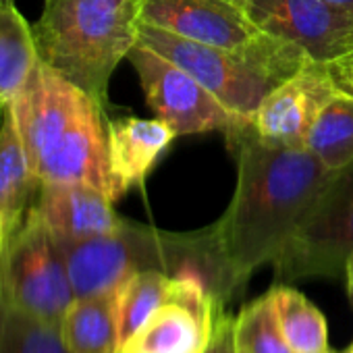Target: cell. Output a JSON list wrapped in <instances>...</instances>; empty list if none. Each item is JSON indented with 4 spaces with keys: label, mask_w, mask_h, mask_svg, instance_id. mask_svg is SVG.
<instances>
[{
    "label": "cell",
    "mask_w": 353,
    "mask_h": 353,
    "mask_svg": "<svg viewBox=\"0 0 353 353\" xmlns=\"http://www.w3.org/2000/svg\"><path fill=\"white\" fill-rule=\"evenodd\" d=\"M229 141L237 148V185L227 212L210 227L227 297L279 258L339 174L305 148L264 143L252 125Z\"/></svg>",
    "instance_id": "6da1fadb"
},
{
    "label": "cell",
    "mask_w": 353,
    "mask_h": 353,
    "mask_svg": "<svg viewBox=\"0 0 353 353\" xmlns=\"http://www.w3.org/2000/svg\"><path fill=\"white\" fill-rule=\"evenodd\" d=\"M11 110L42 183H83L117 202L104 108L96 100L40 61Z\"/></svg>",
    "instance_id": "7a4b0ae2"
},
{
    "label": "cell",
    "mask_w": 353,
    "mask_h": 353,
    "mask_svg": "<svg viewBox=\"0 0 353 353\" xmlns=\"http://www.w3.org/2000/svg\"><path fill=\"white\" fill-rule=\"evenodd\" d=\"M143 0H44L32 26L38 59L102 108L117 65L139 38Z\"/></svg>",
    "instance_id": "3957f363"
},
{
    "label": "cell",
    "mask_w": 353,
    "mask_h": 353,
    "mask_svg": "<svg viewBox=\"0 0 353 353\" xmlns=\"http://www.w3.org/2000/svg\"><path fill=\"white\" fill-rule=\"evenodd\" d=\"M57 241L75 297L117 293L133 274L143 270H162L168 274L194 270L208 279L221 301L227 297L210 227L202 233L183 235L121 221L114 231L104 235Z\"/></svg>",
    "instance_id": "277c9868"
},
{
    "label": "cell",
    "mask_w": 353,
    "mask_h": 353,
    "mask_svg": "<svg viewBox=\"0 0 353 353\" xmlns=\"http://www.w3.org/2000/svg\"><path fill=\"white\" fill-rule=\"evenodd\" d=\"M137 44L194 75L245 123H252L268 92L291 77L305 61L297 46L272 36L250 50H227L179 38L148 23L139 26Z\"/></svg>",
    "instance_id": "5b68a950"
},
{
    "label": "cell",
    "mask_w": 353,
    "mask_h": 353,
    "mask_svg": "<svg viewBox=\"0 0 353 353\" xmlns=\"http://www.w3.org/2000/svg\"><path fill=\"white\" fill-rule=\"evenodd\" d=\"M0 301L54 324L75 301L59 241L34 212L0 254Z\"/></svg>",
    "instance_id": "8992f818"
},
{
    "label": "cell",
    "mask_w": 353,
    "mask_h": 353,
    "mask_svg": "<svg viewBox=\"0 0 353 353\" xmlns=\"http://www.w3.org/2000/svg\"><path fill=\"white\" fill-rule=\"evenodd\" d=\"M353 254V164L314 204L301 227L272 262L276 285L307 276H336Z\"/></svg>",
    "instance_id": "52a82bcc"
},
{
    "label": "cell",
    "mask_w": 353,
    "mask_h": 353,
    "mask_svg": "<svg viewBox=\"0 0 353 353\" xmlns=\"http://www.w3.org/2000/svg\"><path fill=\"white\" fill-rule=\"evenodd\" d=\"M139 75L148 106L168 123L176 135L223 131L227 137L252 125L233 114L194 75L166 61L158 52L135 44L127 57Z\"/></svg>",
    "instance_id": "ba28073f"
},
{
    "label": "cell",
    "mask_w": 353,
    "mask_h": 353,
    "mask_svg": "<svg viewBox=\"0 0 353 353\" xmlns=\"http://www.w3.org/2000/svg\"><path fill=\"white\" fill-rule=\"evenodd\" d=\"M221 299L200 272L174 274L170 291L121 353H204Z\"/></svg>",
    "instance_id": "9c48e42d"
},
{
    "label": "cell",
    "mask_w": 353,
    "mask_h": 353,
    "mask_svg": "<svg viewBox=\"0 0 353 353\" xmlns=\"http://www.w3.org/2000/svg\"><path fill=\"white\" fill-rule=\"evenodd\" d=\"M243 9L260 32L318 63L332 65L353 54V17L326 0H248Z\"/></svg>",
    "instance_id": "30bf717a"
},
{
    "label": "cell",
    "mask_w": 353,
    "mask_h": 353,
    "mask_svg": "<svg viewBox=\"0 0 353 353\" xmlns=\"http://www.w3.org/2000/svg\"><path fill=\"white\" fill-rule=\"evenodd\" d=\"M343 94L330 65L310 57L262 100L252 119L256 135L264 143L305 148L307 133L320 112Z\"/></svg>",
    "instance_id": "8fae6325"
},
{
    "label": "cell",
    "mask_w": 353,
    "mask_h": 353,
    "mask_svg": "<svg viewBox=\"0 0 353 353\" xmlns=\"http://www.w3.org/2000/svg\"><path fill=\"white\" fill-rule=\"evenodd\" d=\"M141 23L227 50H250L268 38L227 0H143Z\"/></svg>",
    "instance_id": "7c38bea8"
},
{
    "label": "cell",
    "mask_w": 353,
    "mask_h": 353,
    "mask_svg": "<svg viewBox=\"0 0 353 353\" xmlns=\"http://www.w3.org/2000/svg\"><path fill=\"white\" fill-rule=\"evenodd\" d=\"M108 194L83 183H42L34 212L48 231L63 241L88 239L114 231L117 216Z\"/></svg>",
    "instance_id": "4fadbf2b"
},
{
    "label": "cell",
    "mask_w": 353,
    "mask_h": 353,
    "mask_svg": "<svg viewBox=\"0 0 353 353\" xmlns=\"http://www.w3.org/2000/svg\"><path fill=\"white\" fill-rule=\"evenodd\" d=\"M108 164L114 183V198L139 188L160 154L176 137L174 129L160 119H114L106 123Z\"/></svg>",
    "instance_id": "5bb4252c"
},
{
    "label": "cell",
    "mask_w": 353,
    "mask_h": 353,
    "mask_svg": "<svg viewBox=\"0 0 353 353\" xmlns=\"http://www.w3.org/2000/svg\"><path fill=\"white\" fill-rule=\"evenodd\" d=\"M42 190V181L34 172L11 106H5L0 123V237L3 250L28 221Z\"/></svg>",
    "instance_id": "9a60e30c"
},
{
    "label": "cell",
    "mask_w": 353,
    "mask_h": 353,
    "mask_svg": "<svg viewBox=\"0 0 353 353\" xmlns=\"http://www.w3.org/2000/svg\"><path fill=\"white\" fill-rule=\"evenodd\" d=\"M34 30L15 0H0V106H11L38 67Z\"/></svg>",
    "instance_id": "2e32d148"
},
{
    "label": "cell",
    "mask_w": 353,
    "mask_h": 353,
    "mask_svg": "<svg viewBox=\"0 0 353 353\" xmlns=\"http://www.w3.org/2000/svg\"><path fill=\"white\" fill-rule=\"evenodd\" d=\"M61 330L71 353H119L117 293L75 297L61 322Z\"/></svg>",
    "instance_id": "e0dca14e"
},
{
    "label": "cell",
    "mask_w": 353,
    "mask_h": 353,
    "mask_svg": "<svg viewBox=\"0 0 353 353\" xmlns=\"http://www.w3.org/2000/svg\"><path fill=\"white\" fill-rule=\"evenodd\" d=\"M279 324L291 353H326L328 326L322 312L297 289L274 285L270 289Z\"/></svg>",
    "instance_id": "ac0fdd59"
},
{
    "label": "cell",
    "mask_w": 353,
    "mask_h": 353,
    "mask_svg": "<svg viewBox=\"0 0 353 353\" xmlns=\"http://www.w3.org/2000/svg\"><path fill=\"white\" fill-rule=\"evenodd\" d=\"M305 150L330 170L353 164V94H339L320 112L307 133Z\"/></svg>",
    "instance_id": "d6986e66"
},
{
    "label": "cell",
    "mask_w": 353,
    "mask_h": 353,
    "mask_svg": "<svg viewBox=\"0 0 353 353\" xmlns=\"http://www.w3.org/2000/svg\"><path fill=\"white\" fill-rule=\"evenodd\" d=\"M172 276L162 270H143L133 274L117 291V316H119V341L121 347L150 320V316L166 299Z\"/></svg>",
    "instance_id": "ffe728a7"
},
{
    "label": "cell",
    "mask_w": 353,
    "mask_h": 353,
    "mask_svg": "<svg viewBox=\"0 0 353 353\" xmlns=\"http://www.w3.org/2000/svg\"><path fill=\"white\" fill-rule=\"evenodd\" d=\"M0 353H71L61 324L0 301Z\"/></svg>",
    "instance_id": "44dd1931"
},
{
    "label": "cell",
    "mask_w": 353,
    "mask_h": 353,
    "mask_svg": "<svg viewBox=\"0 0 353 353\" xmlns=\"http://www.w3.org/2000/svg\"><path fill=\"white\" fill-rule=\"evenodd\" d=\"M233 332L239 353H291L283 336L270 291L248 303L237 314Z\"/></svg>",
    "instance_id": "7402d4cb"
},
{
    "label": "cell",
    "mask_w": 353,
    "mask_h": 353,
    "mask_svg": "<svg viewBox=\"0 0 353 353\" xmlns=\"http://www.w3.org/2000/svg\"><path fill=\"white\" fill-rule=\"evenodd\" d=\"M233 326H235V318H231L223 310H219L216 318H214L212 336H210V343L204 353H237Z\"/></svg>",
    "instance_id": "603a6c76"
},
{
    "label": "cell",
    "mask_w": 353,
    "mask_h": 353,
    "mask_svg": "<svg viewBox=\"0 0 353 353\" xmlns=\"http://www.w3.org/2000/svg\"><path fill=\"white\" fill-rule=\"evenodd\" d=\"M330 69H332V75H334L336 83L341 85V90L347 94H353V59L347 57L343 61H336L330 65Z\"/></svg>",
    "instance_id": "cb8c5ba5"
},
{
    "label": "cell",
    "mask_w": 353,
    "mask_h": 353,
    "mask_svg": "<svg viewBox=\"0 0 353 353\" xmlns=\"http://www.w3.org/2000/svg\"><path fill=\"white\" fill-rule=\"evenodd\" d=\"M328 5H332L334 9L347 13L349 17H353V0H326Z\"/></svg>",
    "instance_id": "d4e9b609"
},
{
    "label": "cell",
    "mask_w": 353,
    "mask_h": 353,
    "mask_svg": "<svg viewBox=\"0 0 353 353\" xmlns=\"http://www.w3.org/2000/svg\"><path fill=\"white\" fill-rule=\"evenodd\" d=\"M345 276H347V289H349V297L353 301V254L349 256L347 264H345Z\"/></svg>",
    "instance_id": "484cf974"
},
{
    "label": "cell",
    "mask_w": 353,
    "mask_h": 353,
    "mask_svg": "<svg viewBox=\"0 0 353 353\" xmlns=\"http://www.w3.org/2000/svg\"><path fill=\"white\" fill-rule=\"evenodd\" d=\"M227 3H233V5H237V7H245V3H248V0H227Z\"/></svg>",
    "instance_id": "4316f807"
},
{
    "label": "cell",
    "mask_w": 353,
    "mask_h": 353,
    "mask_svg": "<svg viewBox=\"0 0 353 353\" xmlns=\"http://www.w3.org/2000/svg\"><path fill=\"white\" fill-rule=\"evenodd\" d=\"M3 112H5V106H0V123H3Z\"/></svg>",
    "instance_id": "83f0119b"
},
{
    "label": "cell",
    "mask_w": 353,
    "mask_h": 353,
    "mask_svg": "<svg viewBox=\"0 0 353 353\" xmlns=\"http://www.w3.org/2000/svg\"><path fill=\"white\" fill-rule=\"evenodd\" d=\"M0 254H3V237H0Z\"/></svg>",
    "instance_id": "f1b7e54d"
},
{
    "label": "cell",
    "mask_w": 353,
    "mask_h": 353,
    "mask_svg": "<svg viewBox=\"0 0 353 353\" xmlns=\"http://www.w3.org/2000/svg\"><path fill=\"white\" fill-rule=\"evenodd\" d=\"M347 353H353V345H351V347L347 349Z\"/></svg>",
    "instance_id": "f546056e"
},
{
    "label": "cell",
    "mask_w": 353,
    "mask_h": 353,
    "mask_svg": "<svg viewBox=\"0 0 353 353\" xmlns=\"http://www.w3.org/2000/svg\"><path fill=\"white\" fill-rule=\"evenodd\" d=\"M351 59H353V54H351Z\"/></svg>",
    "instance_id": "4dcf8cb0"
},
{
    "label": "cell",
    "mask_w": 353,
    "mask_h": 353,
    "mask_svg": "<svg viewBox=\"0 0 353 353\" xmlns=\"http://www.w3.org/2000/svg\"><path fill=\"white\" fill-rule=\"evenodd\" d=\"M119 353H121V351H119Z\"/></svg>",
    "instance_id": "1f68e13d"
},
{
    "label": "cell",
    "mask_w": 353,
    "mask_h": 353,
    "mask_svg": "<svg viewBox=\"0 0 353 353\" xmlns=\"http://www.w3.org/2000/svg\"><path fill=\"white\" fill-rule=\"evenodd\" d=\"M237 353H239V351H237Z\"/></svg>",
    "instance_id": "d6a6232c"
}]
</instances>
